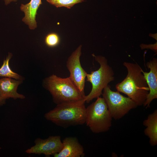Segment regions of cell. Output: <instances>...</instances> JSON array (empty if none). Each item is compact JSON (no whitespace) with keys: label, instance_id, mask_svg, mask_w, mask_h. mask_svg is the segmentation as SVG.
<instances>
[{"label":"cell","instance_id":"obj_1","mask_svg":"<svg viewBox=\"0 0 157 157\" xmlns=\"http://www.w3.org/2000/svg\"><path fill=\"white\" fill-rule=\"evenodd\" d=\"M123 65L126 68V78L116 85L117 91L126 95L137 106L143 105L149 94V89L138 64L125 62Z\"/></svg>","mask_w":157,"mask_h":157},{"label":"cell","instance_id":"obj_2","mask_svg":"<svg viewBox=\"0 0 157 157\" xmlns=\"http://www.w3.org/2000/svg\"><path fill=\"white\" fill-rule=\"evenodd\" d=\"M84 99L57 105L45 113V118L57 126L67 128L85 123L86 108Z\"/></svg>","mask_w":157,"mask_h":157},{"label":"cell","instance_id":"obj_3","mask_svg":"<svg viewBox=\"0 0 157 157\" xmlns=\"http://www.w3.org/2000/svg\"><path fill=\"white\" fill-rule=\"evenodd\" d=\"M44 88L51 94L53 102L57 105L84 99L83 94L69 77L62 78L53 74L44 78Z\"/></svg>","mask_w":157,"mask_h":157},{"label":"cell","instance_id":"obj_4","mask_svg":"<svg viewBox=\"0 0 157 157\" xmlns=\"http://www.w3.org/2000/svg\"><path fill=\"white\" fill-rule=\"evenodd\" d=\"M92 55L100 66L97 70L92 71L87 75L86 81L90 82L92 85L90 92L84 98L87 103L100 97L104 89L115 78L114 71L108 65L107 59L101 56Z\"/></svg>","mask_w":157,"mask_h":157},{"label":"cell","instance_id":"obj_5","mask_svg":"<svg viewBox=\"0 0 157 157\" xmlns=\"http://www.w3.org/2000/svg\"><path fill=\"white\" fill-rule=\"evenodd\" d=\"M112 118L103 97H97L86 108L85 123L93 133L108 131L112 125Z\"/></svg>","mask_w":157,"mask_h":157},{"label":"cell","instance_id":"obj_6","mask_svg":"<svg viewBox=\"0 0 157 157\" xmlns=\"http://www.w3.org/2000/svg\"><path fill=\"white\" fill-rule=\"evenodd\" d=\"M108 85L103 89L102 95L112 118L119 119L138 106L129 97L118 91H114Z\"/></svg>","mask_w":157,"mask_h":157},{"label":"cell","instance_id":"obj_7","mask_svg":"<svg viewBox=\"0 0 157 157\" xmlns=\"http://www.w3.org/2000/svg\"><path fill=\"white\" fill-rule=\"evenodd\" d=\"M82 45H80L72 53L66 62V67L70 72V78L83 95L85 80L87 74L81 66L80 57L81 54Z\"/></svg>","mask_w":157,"mask_h":157},{"label":"cell","instance_id":"obj_8","mask_svg":"<svg viewBox=\"0 0 157 157\" xmlns=\"http://www.w3.org/2000/svg\"><path fill=\"white\" fill-rule=\"evenodd\" d=\"M34 143L35 145L26 150V153L44 154L46 156L49 157L59 153L63 147L61 137L59 135L49 136L44 139L38 138L35 140Z\"/></svg>","mask_w":157,"mask_h":157},{"label":"cell","instance_id":"obj_9","mask_svg":"<svg viewBox=\"0 0 157 157\" xmlns=\"http://www.w3.org/2000/svg\"><path fill=\"white\" fill-rule=\"evenodd\" d=\"M149 69V72H142L145 79L149 91L143 106L146 108L150 106V104L154 99L157 98V59L154 58L146 64Z\"/></svg>","mask_w":157,"mask_h":157},{"label":"cell","instance_id":"obj_10","mask_svg":"<svg viewBox=\"0 0 157 157\" xmlns=\"http://www.w3.org/2000/svg\"><path fill=\"white\" fill-rule=\"evenodd\" d=\"M23 81L9 77L0 78V95L6 99L10 98L14 100L25 99L24 95L17 91L18 86Z\"/></svg>","mask_w":157,"mask_h":157},{"label":"cell","instance_id":"obj_11","mask_svg":"<svg viewBox=\"0 0 157 157\" xmlns=\"http://www.w3.org/2000/svg\"><path fill=\"white\" fill-rule=\"evenodd\" d=\"M63 147L58 153L54 155V157H80L84 156L83 146L75 137L65 138L62 141Z\"/></svg>","mask_w":157,"mask_h":157},{"label":"cell","instance_id":"obj_12","mask_svg":"<svg viewBox=\"0 0 157 157\" xmlns=\"http://www.w3.org/2000/svg\"><path fill=\"white\" fill-rule=\"evenodd\" d=\"M42 4L41 0H31L28 3L21 5L20 10L25 15L22 21L31 30H34L37 26L36 16L38 8Z\"/></svg>","mask_w":157,"mask_h":157},{"label":"cell","instance_id":"obj_13","mask_svg":"<svg viewBox=\"0 0 157 157\" xmlns=\"http://www.w3.org/2000/svg\"><path fill=\"white\" fill-rule=\"evenodd\" d=\"M143 124L146 127L144 134L149 139V143L152 146L157 144V110H155L144 120Z\"/></svg>","mask_w":157,"mask_h":157},{"label":"cell","instance_id":"obj_14","mask_svg":"<svg viewBox=\"0 0 157 157\" xmlns=\"http://www.w3.org/2000/svg\"><path fill=\"white\" fill-rule=\"evenodd\" d=\"M12 56L11 53H8L6 59L4 60L3 64L0 68V77L23 80L24 78L22 76L13 71L10 67L9 62Z\"/></svg>","mask_w":157,"mask_h":157},{"label":"cell","instance_id":"obj_15","mask_svg":"<svg viewBox=\"0 0 157 157\" xmlns=\"http://www.w3.org/2000/svg\"><path fill=\"white\" fill-rule=\"evenodd\" d=\"M50 4L57 8L62 7L71 8L75 4L82 3L84 0H46Z\"/></svg>","mask_w":157,"mask_h":157},{"label":"cell","instance_id":"obj_16","mask_svg":"<svg viewBox=\"0 0 157 157\" xmlns=\"http://www.w3.org/2000/svg\"><path fill=\"white\" fill-rule=\"evenodd\" d=\"M60 42L58 35L55 33H51L46 37L45 42L46 44L50 47H53L57 45Z\"/></svg>","mask_w":157,"mask_h":157},{"label":"cell","instance_id":"obj_17","mask_svg":"<svg viewBox=\"0 0 157 157\" xmlns=\"http://www.w3.org/2000/svg\"><path fill=\"white\" fill-rule=\"evenodd\" d=\"M140 47L142 49H149L157 52V43L156 42L155 43L152 44H142L140 45Z\"/></svg>","mask_w":157,"mask_h":157},{"label":"cell","instance_id":"obj_18","mask_svg":"<svg viewBox=\"0 0 157 157\" xmlns=\"http://www.w3.org/2000/svg\"><path fill=\"white\" fill-rule=\"evenodd\" d=\"M6 99L2 97L0 95V107L2 106L6 103Z\"/></svg>","mask_w":157,"mask_h":157},{"label":"cell","instance_id":"obj_19","mask_svg":"<svg viewBox=\"0 0 157 157\" xmlns=\"http://www.w3.org/2000/svg\"><path fill=\"white\" fill-rule=\"evenodd\" d=\"M5 3V4L7 5L12 2H16L17 0H3Z\"/></svg>","mask_w":157,"mask_h":157},{"label":"cell","instance_id":"obj_20","mask_svg":"<svg viewBox=\"0 0 157 157\" xmlns=\"http://www.w3.org/2000/svg\"><path fill=\"white\" fill-rule=\"evenodd\" d=\"M149 35L150 37H151L157 40V33H155L154 34H153L152 33H150L149 34Z\"/></svg>","mask_w":157,"mask_h":157},{"label":"cell","instance_id":"obj_21","mask_svg":"<svg viewBox=\"0 0 157 157\" xmlns=\"http://www.w3.org/2000/svg\"><path fill=\"white\" fill-rule=\"evenodd\" d=\"M1 149V148H0V149Z\"/></svg>","mask_w":157,"mask_h":157}]
</instances>
